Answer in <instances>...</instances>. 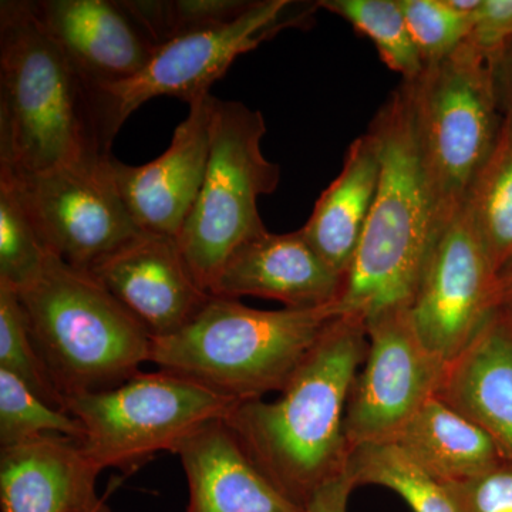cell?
I'll return each instance as SVG.
<instances>
[{"label": "cell", "instance_id": "cell-1", "mask_svg": "<svg viewBox=\"0 0 512 512\" xmlns=\"http://www.w3.org/2000/svg\"><path fill=\"white\" fill-rule=\"evenodd\" d=\"M367 348L366 323L339 315L276 399L238 402L225 416L252 463L301 508L348 468L346 407Z\"/></svg>", "mask_w": 512, "mask_h": 512}, {"label": "cell", "instance_id": "cell-2", "mask_svg": "<svg viewBox=\"0 0 512 512\" xmlns=\"http://www.w3.org/2000/svg\"><path fill=\"white\" fill-rule=\"evenodd\" d=\"M92 87L37 19L0 2V168L35 175L110 156Z\"/></svg>", "mask_w": 512, "mask_h": 512}, {"label": "cell", "instance_id": "cell-3", "mask_svg": "<svg viewBox=\"0 0 512 512\" xmlns=\"http://www.w3.org/2000/svg\"><path fill=\"white\" fill-rule=\"evenodd\" d=\"M370 130L380 143L379 187L369 221L335 308L369 323L409 308L441 232L406 87L387 99Z\"/></svg>", "mask_w": 512, "mask_h": 512}, {"label": "cell", "instance_id": "cell-4", "mask_svg": "<svg viewBox=\"0 0 512 512\" xmlns=\"http://www.w3.org/2000/svg\"><path fill=\"white\" fill-rule=\"evenodd\" d=\"M338 316L335 306L262 311L211 296L183 329L153 339L150 362L237 402L265 399L288 386Z\"/></svg>", "mask_w": 512, "mask_h": 512}, {"label": "cell", "instance_id": "cell-5", "mask_svg": "<svg viewBox=\"0 0 512 512\" xmlns=\"http://www.w3.org/2000/svg\"><path fill=\"white\" fill-rule=\"evenodd\" d=\"M16 295L64 402L114 389L150 362V333L90 272L49 254L39 278Z\"/></svg>", "mask_w": 512, "mask_h": 512}, {"label": "cell", "instance_id": "cell-6", "mask_svg": "<svg viewBox=\"0 0 512 512\" xmlns=\"http://www.w3.org/2000/svg\"><path fill=\"white\" fill-rule=\"evenodd\" d=\"M403 84L443 229L466 205L503 126L493 66L466 40Z\"/></svg>", "mask_w": 512, "mask_h": 512}, {"label": "cell", "instance_id": "cell-7", "mask_svg": "<svg viewBox=\"0 0 512 512\" xmlns=\"http://www.w3.org/2000/svg\"><path fill=\"white\" fill-rule=\"evenodd\" d=\"M265 134L261 111L212 99L207 170L177 238L195 281L211 295L232 252L266 229L258 200L278 188L281 168L262 151Z\"/></svg>", "mask_w": 512, "mask_h": 512}, {"label": "cell", "instance_id": "cell-8", "mask_svg": "<svg viewBox=\"0 0 512 512\" xmlns=\"http://www.w3.org/2000/svg\"><path fill=\"white\" fill-rule=\"evenodd\" d=\"M237 403L158 370L137 373L106 392L69 397L64 410L82 424L80 446L94 466L128 474L161 451L174 453L202 426L225 419Z\"/></svg>", "mask_w": 512, "mask_h": 512}, {"label": "cell", "instance_id": "cell-9", "mask_svg": "<svg viewBox=\"0 0 512 512\" xmlns=\"http://www.w3.org/2000/svg\"><path fill=\"white\" fill-rule=\"evenodd\" d=\"M315 5L291 0H255L234 22L198 30L158 45L146 66L124 82L93 89L101 138L111 148L128 117L147 101L175 97L188 104L207 96L212 84L239 56L251 52L282 29L298 26Z\"/></svg>", "mask_w": 512, "mask_h": 512}, {"label": "cell", "instance_id": "cell-10", "mask_svg": "<svg viewBox=\"0 0 512 512\" xmlns=\"http://www.w3.org/2000/svg\"><path fill=\"white\" fill-rule=\"evenodd\" d=\"M110 156L35 175H15L50 254L93 272L144 234L111 178Z\"/></svg>", "mask_w": 512, "mask_h": 512}, {"label": "cell", "instance_id": "cell-11", "mask_svg": "<svg viewBox=\"0 0 512 512\" xmlns=\"http://www.w3.org/2000/svg\"><path fill=\"white\" fill-rule=\"evenodd\" d=\"M366 329L369 348L346 407L349 451L393 443L420 407L436 396L446 369L420 339L409 308L382 313Z\"/></svg>", "mask_w": 512, "mask_h": 512}, {"label": "cell", "instance_id": "cell-12", "mask_svg": "<svg viewBox=\"0 0 512 512\" xmlns=\"http://www.w3.org/2000/svg\"><path fill=\"white\" fill-rule=\"evenodd\" d=\"M498 272L466 205L431 248L409 306L420 339L447 366L497 312Z\"/></svg>", "mask_w": 512, "mask_h": 512}, {"label": "cell", "instance_id": "cell-13", "mask_svg": "<svg viewBox=\"0 0 512 512\" xmlns=\"http://www.w3.org/2000/svg\"><path fill=\"white\" fill-rule=\"evenodd\" d=\"M212 99L207 94L190 104L170 147L151 163L136 167L110 157L111 178L147 234L178 238L194 207L210 157Z\"/></svg>", "mask_w": 512, "mask_h": 512}, {"label": "cell", "instance_id": "cell-14", "mask_svg": "<svg viewBox=\"0 0 512 512\" xmlns=\"http://www.w3.org/2000/svg\"><path fill=\"white\" fill-rule=\"evenodd\" d=\"M90 274L136 316L153 339L168 338L210 301L191 274L177 238L144 232Z\"/></svg>", "mask_w": 512, "mask_h": 512}, {"label": "cell", "instance_id": "cell-15", "mask_svg": "<svg viewBox=\"0 0 512 512\" xmlns=\"http://www.w3.org/2000/svg\"><path fill=\"white\" fill-rule=\"evenodd\" d=\"M37 19L92 89L136 76L156 45L119 0H37Z\"/></svg>", "mask_w": 512, "mask_h": 512}, {"label": "cell", "instance_id": "cell-16", "mask_svg": "<svg viewBox=\"0 0 512 512\" xmlns=\"http://www.w3.org/2000/svg\"><path fill=\"white\" fill-rule=\"evenodd\" d=\"M345 278L303 237L301 229L272 234L268 229L245 239L222 269L212 296L274 299L289 309L335 306Z\"/></svg>", "mask_w": 512, "mask_h": 512}, {"label": "cell", "instance_id": "cell-17", "mask_svg": "<svg viewBox=\"0 0 512 512\" xmlns=\"http://www.w3.org/2000/svg\"><path fill=\"white\" fill-rule=\"evenodd\" d=\"M80 441L45 434L0 448V511L110 512Z\"/></svg>", "mask_w": 512, "mask_h": 512}, {"label": "cell", "instance_id": "cell-18", "mask_svg": "<svg viewBox=\"0 0 512 512\" xmlns=\"http://www.w3.org/2000/svg\"><path fill=\"white\" fill-rule=\"evenodd\" d=\"M174 454L190 493L185 512H303L252 463L224 419L202 426Z\"/></svg>", "mask_w": 512, "mask_h": 512}, {"label": "cell", "instance_id": "cell-19", "mask_svg": "<svg viewBox=\"0 0 512 512\" xmlns=\"http://www.w3.org/2000/svg\"><path fill=\"white\" fill-rule=\"evenodd\" d=\"M436 396L474 421L512 463V323L495 312L448 363Z\"/></svg>", "mask_w": 512, "mask_h": 512}, {"label": "cell", "instance_id": "cell-20", "mask_svg": "<svg viewBox=\"0 0 512 512\" xmlns=\"http://www.w3.org/2000/svg\"><path fill=\"white\" fill-rule=\"evenodd\" d=\"M380 143L373 130L350 144L336 180L316 201L303 237L346 281L379 187Z\"/></svg>", "mask_w": 512, "mask_h": 512}, {"label": "cell", "instance_id": "cell-21", "mask_svg": "<svg viewBox=\"0 0 512 512\" xmlns=\"http://www.w3.org/2000/svg\"><path fill=\"white\" fill-rule=\"evenodd\" d=\"M393 443L443 484L470 480L505 460L483 429L439 396L420 407Z\"/></svg>", "mask_w": 512, "mask_h": 512}, {"label": "cell", "instance_id": "cell-22", "mask_svg": "<svg viewBox=\"0 0 512 512\" xmlns=\"http://www.w3.org/2000/svg\"><path fill=\"white\" fill-rule=\"evenodd\" d=\"M466 208L495 271L512 259V117L503 126L487 163L477 175Z\"/></svg>", "mask_w": 512, "mask_h": 512}, {"label": "cell", "instance_id": "cell-23", "mask_svg": "<svg viewBox=\"0 0 512 512\" xmlns=\"http://www.w3.org/2000/svg\"><path fill=\"white\" fill-rule=\"evenodd\" d=\"M348 470L356 488H387L402 497L413 512H460L447 485L417 466L394 443L355 448L350 451Z\"/></svg>", "mask_w": 512, "mask_h": 512}, {"label": "cell", "instance_id": "cell-24", "mask_svg": "<svg viewBox=\"0 0 512 512\" xmlns=\"http://www.w3.org/2000/svg\"><path fill=\"white\" fill-rule=\"evenodd\" d=\"M316 6L346 20L366 36L382 62L392 72L402 74L403 82H412L426 69L399 0H322Z\"/></svg>", "mask_w": 512, "mask_h": 512}, {"label": "cell", "instance_id": "cell-25", "mask_svg": "<svg viewBox=\"0 0 512 512\" xmlns=\"http://www.w3.org/2000/svg\"><path fill=\"white\" fill-rule=\"evenodd\" d=\"M47 251L18 178L0 168V285L15 292L42 274Z\"/></svg>", "mask_w": 512, "mask_h": 512}, {"label": "cell", "instance_id": "cell-26", "mask_svg": "<svg viewBox=\"0 0 512 512\" xmlns=\"http://www.w3.org/2000/svg\"><path fill=\"white\" fill-rule=\"evenodd\" d=\"M255 0H119L154 45L234 22Z\"/></svg>", "mask_w": 512, "mask_h": 512}, {"label": "cell", "instance_id": "cell-27", "mask_svg": "<svg viewBox=\"0 0 512 512\" xmlns=\"http://www.w3.org/2000/svg\"><path fill=\"white\" fill-rule=\"evenodd\" d=\"M45 434L82 441L83 427L72 414L50 406L19 377L0 369V448Z\"/></svg>", "mask_w": 512, "mask_h": 512}, {"label": "cell", "instance_id": "cell-28", "mask_svg": "<svg viewBox=\"0 0 512 512\" xmlns=\"http://www.w3.org/2000/svg\"><path fill=\"white\" fill-rule=\"evenodd\" d=\"M0 369L19 377L50 406L64 410L62 394L30 338L18 295L5 285H0Z\"/></svg>", "mask_w": 512, "mask_h": 512}, {"label": "cell", "instance_id": "cell-29", "mask_svg": "<svg viewBox=\"0 0 512 512\" xmlns=\"http://www.w3.org/2000/svg\"><path fill=\"white\" fill-rule=\"evenodd\" d=\"M424 63L446 59L470 36L473 15L458 12L448 0H399Z\"/></svg>", "mask_w": 512, "mask_h": 512}, {"label": "cell", "instance_id": "cell-30", "mask_svg": "<svg viewBox=\"0 0 512 512\" xmlns=\"http://www.w3.org/2000/svg\"><path fill=\"white\" fill-rule=\"evenodd\" d=\"M460 512H512V463H503L480 476L446 484Z\"/></svg>", "mask_w": 512, "mask_h": 512}, {"label": "cell", "instance_id": "cell-31", "mask_svg": "<svg viewBox=\"0 0 512 512\" xmlns=\"http://www.w3.org/2000/svg\"><path fill=\"white\" fill-rule=\"evenodd\" d=\"M467 42L491 64L512 46V0H480Z\"/></svg>", "mask_w": 512, "mask_h": 512}, {"label": "cell", "instance_id": "cell-32", "mask_svg": "<svg viewBox=\"0 0 512 512\" xmlns=\"http://www.w3.org/2000/svg\"><path fill=\"white\" fill-rule=\"evenodd\" d=\"M356 484L348 468L316 491L303 512H348L349 498Z\"/></svg>", "mask_w": 512, "mask_h": 512}, {"label": "cell", "instance_id": "cell-33", "mask_svg": "<svg viewBox=\"0 0 512 512\" xmlns=\"http://www.w3.org/2000/svg\"><path fill=\"white\" fill-rule=\"evenodd\" d=\"M494 70L495 86L504 114L512 117V46L505 50L497 62L491 64Z\"/></svg>", "mask_w": 512, "mask_h": 512}, {"label": "cell", "instance_id": "cell-34", "mask_svg": "<svg viewBox=\"0 0 512 512\" xmlns=\"http://www.w3.org/2000/svg\"><path fill=\"white\" fill-rule=\"evenodd\" d=\"M497 313L512 323V259L498 272Z\"/></svg>", "mask_w": 512, "mask_h": 512}]
</instances>
